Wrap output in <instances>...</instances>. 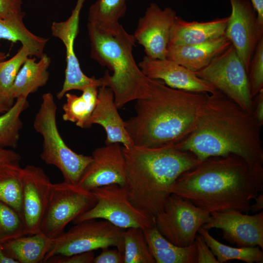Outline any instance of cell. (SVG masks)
<instances>
[{"label":"cell","mask_w":263,"mask_h":263,"mask_svg":"<svg viewBox=\"0 0 263 263\" xmlns=\"http://www.w3.org/2000/svg\"><path fill=\"white\" fill-rule=\"evenodd\" d=\"M231 13L228 16L225 36L229 39L248 74L255 48L262 37L263 28L250 0H229Z\"/></svg>","instance_id":"obj_13"},{"label":"cell","mask_w":263,"mask_h":263,"mask_svg":"<svg viewBox=\"0 0 263 263\" xmlns=\"http://www.w3.org/2000/svg\"><path fill=\"white\" fill-rule=\"evenodd\" d=\"M52 184L41 168L27 165L22 168L20 217L25 235L40 232Z\"/></svg>","instance_id":"obj_14"},{"label":"cell","mask_w":263,"mask_h":263,"mask_svg":"<svg viewBox=\"0 0 263 263\" xmlns=\"http://www.w3.org/2000/svg\"><path fill=\"white\" fill-rule=\"evenodd\" d=\"M92 157L93 160L81 175L78 185L90 191L111 184L126 186L125 160L119 143L105 144L95 149Z\"/></svg>","instance_id":"obj_17"},{"label":"cell","mask_w":263,"mask_h":263,"mask_svg":"<svg viewBox=\"0 0 263 263\" xmlns=\"http://www.w3.org/2000/svg\"><path fill=\"white\" fill-rule=\"evenodd\" d=\"M194 243L197 250V263H218L216 258L199 234L196 236Z\"/></svg>","instance_id":"obj_36"},{"label":"cell","mask_w":263,"mask_h":263,"mask_svg":"<svg viewBox=\"0 0 263 263\" xmlns=\"http://www.w3.org/2000/svg\"><path fill=\"white\" fill-rule=\"evenodd\" d=\"M94 258L93 251L78 253L68 256H53L45 263H91Z\"/></svg>","instance_id":"obj_35"},{"label":"cell","mask_w":263,"mask_h":263,"mask_svg":"<svg viewBox=\"0 0 263 263\" xmlns=\"http://www.w3.org/2000/svg\"><path fill=\"white\" fill-rule=\"evenodd\" d=\"M247 75L250 95L253 99L263 89V37L255 48Z\"/></svg>","instance_id":"obj_34"},{"label":"cell","mask_w":263,"mask_h":263,"mask_svg":"<svg viewBox=\"0 0 263 263\" xmlns=\"http://www.w3.org/2000/svg\"><path fill=\"white\" fill-rule=\"evenodd\" d=\"M29 106L27 98L20 97L7 111L0 115V148L17 147L23 127L20 115Z\"/></svg>","instance_id":"obj_30"},{"label":"cell","mask_w":263,"mask_h":263,"mask_svg":"<svg viewBox=\"0 0 263 263\" xmlns=\"http://www.w3.org/2000/svg\"><path fill=\"white\" fill-rule=\"evenodd\" d=\"M228 19L226 17L207 22H190L176 16L169 45H194L225 36Z\"/></svg>","instance_id":"obj_21"},{"label":"cell","mask_w":263,"mask_h":263,"mask_svg":"<svg viewBox=\"0 0 263 263\" xmlns=\"http://www.w3.org/2000/svg\"><path fill=\"white\" fill-rule=\"evenodd\" d=\"M56 110L53 95L44 94L33 123L34 129L43 137L40 156L46 164L60 170L64 182L77 184L93 158L92 156L77 154L66 145L57 127Z\"/></svg>","instance_id":"obj_6"},{"label":"cell","mask_w":263,"mask_h":263,"mask_svg":"<svg viewBox=\"0 0 263 263\" xmlns=\"http://www.w3.org/2000/svg\"><path fill=\"white\" fill-rule=\"evenodd\" d=\"M21 160L20 155L16 152L0 148V165L5 163L19 162Z\"/></svg>","instance_id":"obj_40"},{"label":"cell","mask_w":263,"mask_h":263,"mask_svg":"<svg viewBox=\"0 0 263 263\" xmlns=\"http://www.w3.org/2000/svg\"><path fill=\"white\" fill-rule=\"evenodd\" d=\"M263 190V166L231 154L208 158L184 172L171 193L210 213L233 209L248 214L251 201Z\"/></svg>","instance_id":"obj_2"},{"label":"cell","mask_w":263,"mask_h":263,"mask_svg":"<svg viewBox=\"0 0 263 263\" xmlns=\"http://www.w3.org/2000/svg\"><path fill=\"white\" fill-rule=\"evenodd\" d=\"M12 106H10L0 100V115L7 111Z\"/></svg>","instance_id":"obj_44"},{"label":"cell","mask_w":263,"mask_h":263,"mask_svg":"<svg viewBox=\"0 0 263 263\" xmlns=\"http://www.w3.org/2000/svg\"><path fill=\"white\" fill-rule=\"evenodd\" d=\"M97 198L96 204L75 218L76 224L82 221L103 219L122 229L137 227L145 229L155 225V221L135 207L130 200L125 186L111 184L92 190Z\"/></svg>","instance_id":"obj_10"},{"label":"cell","mask_w":263,"mask_h":263,"mask_svg":"<svg viewBox=\"0 0 263 263\" xmlns=\"http://www.w3.org/2000/svg\"><path fill=\"white\" fill-rule=\"evenodd\" d=\"M255 203L250 206V211L252 213H258L262 211L263 208V195L258 194L255 198Z\"/></svg>","instance_id":"obj_42"},{"label":"cell","mask_w":263,"mask_h":263,"mask_svg":"<svg viewBox=\"0 0 263 263\" xmlns=\"http://www.w3.org/2000/svg\"><path fill=\"white\" fill-rule=\"evenodd\" d=\"M256 14L260 26L263 28V0H250Z\"/></svg>","instance_id":"obj_41"},{"label":"cell","mask_w":263,"mask_h":263,"mask_svg":"<svg viewBox=\"0 0 263 263\" xmlns=\"http://www.w3.org/2000/svg\"><path fill=\"white\" fill-rule=\"evenodd\" d=\"M124 263H155L145 237L143 229L124 230Z\"/></svg>","instance_id":"obj_32"},{"label":"cell","mask_w":263,"mask_h":263,"mask_svg":"<svg viewBox=\"0 0 263 263\" xmlns=\"http://www.w3.org/2000/svg\"><path fill=\"white\" fill-rule=\"evenodd\" d=\"M53 239L41 232L13 239L2 244L5 253L18 263H43Z\"/></svg>","instance_id":"obj_24"},{"label":"cell","mask_w":263,"mask_h":263,"mask_svg":"<svg viewBox=\"0 0 263 263\" xmlns=\"http://www.w3.org/2000/svg\"><path fill=\"white\" fill-rule=\"evenodd\" d=\"M194 73L244 111L252 114L253 99L247 73L232 44L207 66Z\"/></svg>","instance_id":"obj_9"},{"label":"cell","mask_w":263,"mask_h":263,"mask_svg":"<svg viewBox=\"0 0 263 263\" xmlns=\"http://www.w3.org/2000/svg\"><path fill=\"white\" fill-rule=\"evenodd\" d=\"M210 216L207 210L171 194L163 210L156 217L155 225L169 242L187 247L194 243L199 229L209 221Z\"/></svg>","instance_id":"obj_11"},{"label":"cell","mask_w":263,"mask_h":263,"mask_svg":"<svg viewBox=\"0 0 263 263\" xmlns=\"http://www.w3.org/2000/svg\"><path fill=\"white\" fill-rule=\"evenodd\" d=\"M29 57H31L29 49L21 45L10 59L0 61V100L10 106L15 102L11 95L14 82L19 70Z\"/></svg>","instance_id":"obj_31"},{"label":"cell","mask_w":263,"mask_h":263,"mask_svg":"<svg viewBox=\"0 0 263 263\" xmlns=\"http://www.w3.org/2000/svg\"><path fill=\"white\" fill-rule=\"evenodd\" d=\"M24 235L23 224L19 213L0 201V244Z\"/></svg>","instance_id":"obj_33"},{"label":"cell","mask_w":263,"mask_h":263,"mask_svg":"<svg viewBox=\"0 0 263 263\" xmlns=\"http://www.w3.org/2000/svg\"><path fill=\"white\" fill-rule=\"evenodd\" d=\"M99 87L90 86L78 96L67 93L66 102L62 106V118L65 121L75 123L83 129H87V124L94 110L97 100Z\"/></svg>","instance_id":"obj_26"},{"label":"cell","mask_w":263,"mask_h":263,"mask_svg":"<svg viewBox=\"0 0 263 263\" xmlns=\"http://www.w3.org/2000/svg\"><path fill=\"white\" fill-rule=\"evenodd\" d=\"M127 0H96L91 5L88 23L99 29L115 34L121 26L119 19L127 10Z\"/></svg>","instance_id":"obj_27"},{"label":"cell","mask_w":263,"mask_h":263,"mask_svg":"<svg viewBox=\"0 0 263 263\" xmlns=\"http://www.w3.org/2000/svg\"><path fill=\"white\" fill-rule=\"evenodd\" d=\"M97 198L92 191L78 184H52L40 231L54 239L64 232L70 222L92 208Z\"/></svg>","instance_id":"obj_8"},{"label":"cell","mask_w":263,"mask_h":263,"mask_svg":"<svg viewBox=\"0 0 263 263\" xmlns=\"http://www.w3.org/2000/svg\"><path fill=\"white\" fill-rule=\"evenodd\" d=\"M198 233L216 257L218 263H224L232 260H237L247 263H263V252L258 246L233 247L222 244L201 227Z\"/></svg>","instance_id":"obj_28"},{"label":"cell","mask_w":263,"mask_h":263,"mask_svg":"<svg viewBox=\"0 0 263 263\" xmlns=\"http://www.w3.org/2000/svg\"><path fill=\"white\" fill-rule=\"evenodd\" d=\"M94 263H124V255L117 249H102L101 253L94 257Z\"/></svg>","instance_id":"obj_38"},{"label":"cell","mask_w":263,"mask_h":263,"mask_svg":"<svg viewBox=\"0 0 263 263\" xmlns=\"http://www.w3.org/2000/svg\"><path fill=\"white\" fill-rule=\"evenodd\" d=\"M21 171L19 162L0 165V201L19 215L21 202Z\"/></svg>","instance_id":"obj_29"},{"label":"cell","mask_w":263,"mask_h":263,"mask_svg":"<svg viewBox=\"0 0 263 263\" xmlns=\"http://www.w3.org/2000/svg\"><path fill=\"white\" fill-rule=\"evenodd\" d=\"M36 61V58L29 57L19 70L11 91L14 100L19 97L26 98L45 86L49 78L48 69L51 58L46 54Z\"/></svg>","instance_id":"obj_22"},{"label":"cell","mask_w":263,"mask_h":263,"mask_svg":"<svg viewBox=\"0 0 263 263\" xmlns=\"http://www.w3.org/2000/svg\"><path fill=\"white\" fill-rule=\"evenodd\" d=\"M6 57L7 55L5 53L0 51V61L5 60Z\"/></svg>","instance_id":"obj_45"},{"label":"cell","mask_w":263,"mask_h":263,"mask_svg":"<svg viewBox=\"0 0 263 263\" xmlns=\"http://www.w3.org/2000/svg\"><path fill=\"white\" fill-rule=\"evenodd\" d=\"M67 232L53 239L43 263L55 255L68 256L98 249L115 246L124 253V229L108 221L87 220L76 224Z\"/></svg>","instance_id":"obj_7"},{"label":"cell","mask_w":263,"mask_h":263,"mask_svg":"<svg viewBox=\"0 0 263 263\" xmlns=\"http://www.w3.org/2000/svg\"><path fill=\"white\" fill-rule=\"evenodd\" d=\"M148 96L136 100L135 115L124 120L134 145L148 148L172 146L196 127L207 94L171 88L150 79Z\"/></svg>","instance_id":"obj_3"},{"label":"cell","mask_w":263,"mask_h":263,"mask_svg":"<svg viewBox=\"0 0 263 263\" xmlns=\"http://www.w3.org/2000/svg\"><path fill=\"white\" fill-rule=\"evenodd\" d=\"M0 263H18L5 253L2 244H0Z\"/></svg>","instance_id":"obj_43"},{"label":"cell","mask_w":263,"mask_h":263,"mask_svg":"<svg viewBox=\"0 0 263 263\" xmlns=\"http://www.w3.org/2000/svg\"><path fill=\"white\" fill-rule=\"evenodd\" d=\"M22 5V0H0V18L6 19L25 14Z\"/></svg>","instance_id":"obj_37"},{"label":"cell","mask_w":263,"mask_h":263,"mask_svg":"<svg viewBox=\"0 0 263 263\" xmlns=\"http://www.w3.org/2000/svg\"><path fill=\"white\" fill-rule=\"evenodd\" d=\"M222 231L223 237L237 247L258 246L263 249V211L249 215L236 209L210 213L209 221L202 226Z\"/></svg>","instance_id":"obj_15"},{"label":"cell","mask_w":263,"mask_h":263,"mask_svg":"<svg viewBox=\"0 0 263 263\" xmlns=\"http://www.w3.org/2000/svg\"><path fill=\"white\" fill-rule=\"evenodd\" d=\"M117 109L112 90L108 87L100 86L98 88L96 104L88 122L87 129L93 124H98L106 132L105 144L121 143L123 147L130 148L134 144Z\"/></svg>","instance_id":"obj_19"},{"label":"cell","mask_w":263,"mask_h":263,"mask_svg":"<svg viewBox=\"0 0 263 263\" xmlns=\"http://www.w3.org/2000/svg\"><path fill=\"white\" fill-rule=\"evenodd\" d=\"M176 12L167 7L162 9L151 3L144 15L139 18L133 35L136 42L143 46L146 56L152 59L166 58L171 31Z\"/></svg>","instance_id":"obj_16"},{"label":"cell","mask_w":263,"mask_h":263,"mask_svg":"<svg viewBox=\"0 0 263 263\" xmlns=\"http://www.w3.org/2000/svg\"><path fill=\"white\" fill-rule=\"evenodd\" d=\"M143 231L155 263H197L194 243L187 247L175 245L163 236L155 225Z\"/></svg>","instance_id":"obj_23"},{"label":"cell","mask_w":263,"mask_h":263,"mask_svg":"<svg viewBox=\"0 0 263 263\" xmlns=\"http://www.w3.org/2000/svg\"><path fill=\"white\" fill-rule=\"evenodd\" d=\"M90 57L113 72L100 78L101 85L110 88L115 104L121 108L126 103L147 97L150 78L142 72L133 55L136 40L121 26L115 34L105 32L88 23Z\"/></svg>","instance_id":"obj_5"},{"label":"cell","mask_w":263,"mask_h":263,"mask_svg":"<svg viewBox=\"0 0 263 263\" xmlns=\"http://www.w3.org/2000/svg\"><path fill=\"white\" fill-rule=\"evenodd\" d=\"M231 44L225 36L213 40L194 45H169L166 58L196 72L207 66Z\"/></svg>","instance_id":"obj_20"},{"label":"cell","mask_w":263,"mask_h":263,"mask_svg":"<svg viewBox=\"0 0 263 263\" xmlns=\"http://www.w3.org/2000/svg\"><path fill=\"white\" fill-rule=\"evenodd\" d=\"M25 14L2 19L0 18V41L5 39L20 42L30 50L31 57L40 58L49 39L38 36L30 31L23 22Z\"/></svg>","instance_id":"obj_25"},{"label":"cell","mask_w":263,"mask_h":263,"mask_svg":"<svg viewBox=\"0 0 263 263\" xmlns=\"http://www.w3.org/2000/svg\"><path fill=\"white\" fill-rule=\"evenodd\" d=\"M86 0H77L71 15L65 21L53 22L52 35L59 38L63 43L66 50V67L64 81L60 91L56 94L58 99L71 90L82 91L90 86L101 85L100 78L89 77L82 72L74 50V43L79 28L80 14Z\"/></svg>","instance_id":"obj_12"},{"label":"cell","mask_w":263,"mask_h":263,"mask_svg":"<svg viewBox=\"0 0 263 263\" xmlns=\"http://www.w3.org/2000/svg\"><path fill=\"white\" fill-rule=\"evenodd\" d=\"M138 65L149 78L160 80L174 89L203 94L217 90L194 72L167 58L152 59L145 56Z\"/></svg>","instance_id":"obj_18"},{"label":"cell","mask_w":263,"mask_h":263,"mask_svg":"<svg viewBox=\"0 0 263 263\" xmlns=\"http://www.w3.org/2000/svg\"><path fill=\"white\" fill-rule=\"evenodd\" d=\"M252 114L261 127L263 125V89L253 99Z\"/></svg>","instance_id":"obj_39"},{"label":"cell","mask_w":263,"mask_h":263,"mask_svg":"<svg viewBox=\"0 0 263 263\" xmlns=\"http://www.w3.org/2000/svg\"><path fill=\"white\" fill-rule=\"evenodd\" d=\"M122 148L130 200L154 221L171 194L176 180L201 162L192 153L173 146Z\"/></svg>","instance_id":"obj_4"},{"label":"cell","mask_w":263,"mask_h":263,"mask_svg":"<svg viewBox=\"0 0 263 263\" xmlns=\"http://www.w3.org/2000/svg\"><path fill=\"white\" fill-rule=\"evenodd\" d=\"M261 128L252 113L217 90L207 94L194 129L172 146L192 153L200 161L233 154L263 166Z\"/></svg>","instance_id":"obj_1"}]
</instances>
